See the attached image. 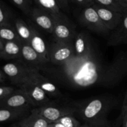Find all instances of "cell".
Instances as JSON below:
<instances>
[{"instance_id": "obj_1", "label": "cell", "mask_w": 127, "mask_h": 127, "mask_svg": "<svg viewBox=\"0 0 127 127\" xmlns=\"http://www.w3.org/2000/svg\"><path fill=\"white\" fill-rule=\"evenodd\" d=\"M104 71L93 55L85 57H74L62 65V72L74 86L87 88L101 83Z\"/></svg>"}, {"instance_id": "obj_2", "label": "cell", "mask_w": 127, "mask_h": 127, "mask_svg": "<svg viewBox=\"0 0 127 127\" xmlns=\"http://www.w3.org/2000/svg\"><path fill=\"white\" fill-rule=\"evenodd\" d=\"M76 113L84 122H93L106 119L109 103L104 99L94 98L76 104Z\"/></svg>"}, {"instance_id": "obj_3", "label": "cell", "mask_w": 127, "mask_h": 127, "mask_svg": "<svg viewBox=\"0 0 127 127\" xmlns=\"http://www.w3.org/2000/svg\"><path fill=\"white\" fill-rule=\"evenodd\" d=\"M76 104H62L50 102L43 106L33 108L31 112L42 115L51 124L58 121L66 115H74L76 113Z\"/></svg>"}, {"instance_id": "obj_4", "label": "cell", "mask_w": 127, "mask_h": 127, "mask_svg": "<svg viewBox=\"0 0 127 127\" xmlns=\"http://www.w3.org/2000/svg\"><path fill=\"white\" fill-rule=\"evenodd\" d=\"M127 75V50L120 52L104 70L101 83L107 85H115Z\"/></svg>"}, {"instance_id": "obj_5", "label": "cell", "mask_w": 127, "mask_h": 127, "mask_svg": "<svg viewBox=\"0 0 127 127\" xmlns=\"http://www.w3.org/2000/svg\"><path fill=\"white\" fill-rule=\"evenodd\" d=\"M54 19V26L52 35L55 42H72L77 32L74 25L61 11L52 15Z\"/></svg>"}, {"instance_id": "obj_6", "label": "cell", "mask_w": 127, "mask_h": 127, "mask_svg": "<svg viewBox=\"0 0 127 127\" xmlns=\"http://www.w3.org/2000/svg\"><path fill=\"white\" fill-rule=\"evenodd\" d=\"M31 68L19 60L7 63L2 66V70L11 83L19 87L31 79Z\"/></svg>"}, {"instance_id": "obj_7", "label": "cell", "mask_w": 127, "mask_h": 127, "mask_svg": "<svg viewBox=\"0 0 127 127\" xmlns=\"http://www.w3.org/2000/svg\"><path fill=\"white\" fill-rule=\"evenodd\" d=\"M49 62L62 66L75 56L72 42H55L48 49Z\"/></svg>"}, {"instance_id": "obj_8", "label": "cell", "mask_w": 127, "mask_h": 127, "mask_svg": "<svg viewBox=\"0 0 127 127\" xmlns=\"http://www.w3.org/2000/svg\"><path fill=\"white\" fill-rule=\"evenodd\" d=\"M79 21L83 26L96 33L107 34L110 32L101 21L93 6L83 9L79 14Z\"/></svg>"}, {"instance_id": "obj_9", "label": "cell", "mask_w": 127, "mask_h": 127, "mask_svg": "<svg viewBox=\"0 0 127 127\" xmlns=\"http://www.w3.org/2000/svg\"><path fill=\"white\" fill-rule=\"evenodd\" d=\"M19 88L26 94L33 108L43 106L51 102L45 91L31 79L24 83Z\"/></svg>"}, {"instance_id": "obj_10", "label": "cell", "mask_w": 127, "mask_h": 127, "mask_svg": "<svg viewBox=\"0 0 127 127\" xmlns=\"http://www.w3.org/2000/svg\"><path fill=\"white\" fill-rule=\"evenodd\" d=\"M31 107L32 106L28 97L20 88L16 89L4 99L0 100V108L32 110Z\"/></svg>"}, {"instance_id": "obj_11", "label": "cell", "mask_w": 127, "mask_h": 127, "mask_svg": "<svg viewBox=\"0 0 127 127\" xmlns=\"http://www.w3.org/2000/svg\"><path fill=\"white\" fill-rule=\"evenodd\" d=\"M19 60L30 68L37 70H39L41 67L48 63L47 60L36 52L29 43L24 42L22 43L21 58Z\"/></svg>"}, {"instance_id": "obj_12", "label": "cell", "mask_w": 127, "mask_h": 127, "mask_svg": "<svg viewBox=\"0 0 127 127\" xmlns=\"http://www.w3.org/2000/svg\"><path fill=\"white\" fill-rule=\"evenodd\" d=\"M93 7L99 14L100 19L109 31L115 29L121 22L124 14L106 8L97 4L93 5Z\"/></svg>"}, {"instance_id": "obj_13", "label": "cell", "mask_w": 127, "mask_h": 127, "mask_svg": "<svg viewBox=\"0 0 127 127\" xmlns=\"http://www.w3.org/2000/svg\"><path fill=\"white\" fill-rule=\"evenodd\" d=\"M29 16L33 22L42 30L52 34L54 26V19L51 14L35 6L32 7Z\"/></svg>"}, {"instance_id": "obj_14", "label": "cell", "mask_w": 127, "mask_h": 127, "mask_svg": "<svg viewBox=\"0 0 127 127\" xmlns=\"http://www.w3.org/2000/svg\"><path fill=\"white\" fill-rule=\"evenodd\" d=\"M31 79L49 96L53 97H60L62 96V93L55 84L51 82L49 79L41 74L38 70L32 69L31 74Z\"/></svg>"}, {"instance_id": "obj_15", "label": "cell", "mask_w": 127, "mask_h": 127, "mask_svg": "<svg viewBox=\"0 0 127 127\" xmlns=\"http://www.w3.org/2000/svg\"><path fill=\"white\" fill-rule=\"evenodd\" d=\"M75 57H85L92 55L91 45L89 37L84 32L77 33L73 40Z\"/></svg>"}, {"instance_id": "obj_16", "label": "cell", "mask_w": 127, "mask_h": 127, "mask_svg": "<svg viewBox=\"0 0 127 127\" xmlns=\"http://www.w3.org/2000/svg\"><path fill=\"white\" fill-rule=\"evenodd\" d=\"M108 44L112 46L127 44V12L124 14L120 24L111 31Z\"/></svg>"}, {"instance_id": "obj_17", "label": "cell", "mask_w": 127, "mask_h": 127, "mask_svg": "<svg viewBox=\"0 0 127 127\" xmlns=\"http://www.w3.org/2000/svg\"><path fill=\"white\" fill-rule=\"evenodd\" d=\"M22 42H4L2 50L0 52V58L4 60L21 59Z\"/></svg>"}, {"instance_id": "obj_18", "label": "cell", "mask_w": 127, "mask_h": 127, "mask_svg": "<svg viewBox=\"0 0 127 127\" xmlns=\"http://www.w3.org/2000/svg\"><path fill=\"white\" fill-rule=\"evenodd\" d=\"M31 30H32V37H31L29 44L38 54H39L47 62H49L48 49H47L45 40L42 38L40 33L37 30L35 29L32 26H31Z\"/></svg>"}, {"instance_id": "obj_19", "label": "cell", "mask_w": 127, "mask_h": 127, "mask_svg": "<svg viewBox=\"0 0 127 127\" xmlns=\"http://www.w3.org/2000/svg\"><path fill=\"white\" fill-rule=\"evenodd\" d=\"M17 123L26 127H48L50 124L42 115L33 112H31L30 114L22 118Z\"/></svg>"}, {"instance_id": "obj_20", "label": "cell", "mask_w": 127, "mask_h": 127, "mask_svg": "<svg viewBox=\"0 0 127 127\" xmlns=\"http://www.w3.org/2000/svg\"><path fill=\"white\" fill-rule=\"evenodd\" d=\"M31 110L26 109H11L7 108H0V123L11 121L16 119L25 117L28 115Z\"/></svg>"}, {"instance_id": "obj_21", "label": "cell", "mask_w": 127, "mask_h": 127, "mask_svg": "<svg viewBox=\"0 0 127 127\" xmlns=\"http://www.w3.org/2000/svg\"><path fill=\"white\" fill-rule=\"evenodd\" d=\"M14 26L19 37L22 42L29 43L32 37L31 26L21 18H17L14 22Z\"/></svg>"}, {"instance_id": "obj_22", "label": "cell", "mask_w": 127, "mask_h": 127, "mask_svg": "<svg viewBox=\"0 0 127 127\" xmlns=\"http://www.w3.org/2000/svg\"><path fill=\"white\" fill-rule=\"evenodd\" d=\"M0 38L4 42H22L19 37L14 26L11 24L0 26Z\"/></svg>"}, {"instance_id": "obj_23", "label": "cell", "mask_w": 127, "mask_h": 127, "mask_svg": "<svg viewBox=\"0 0 127 127\" xmlns=\"http://www.w3.org/2000/svg\"><path fill=\"white\" fill-rule=\"evenodd\" d=\"M37 7L45 10L51 14L60 12L61 9L56 0H33Z\"/></svg>"}, {"instance_id": "obj_24", "label": "cell", "mask_w": 127, "mask_h": 127, "mask_svg": "<svg viewBox=\"0 0 127 127\" xmlns=\"http://www.w3.org/2000/svg\"><path fill=\"white\" fill-rule=\"evenodd\" d=\"M95 4H99L106 8L121 13H127V11L120 5L119 0H94Z\"/></svg>"}, {"instance_id": "obj_25", "label": "cell", "mask_w": 127, "mask_h": 127, "mask_svg": "<svg viewBox=\"0 0 127 127\" xmlns=\"http://www.w3.org/2000/svg\"><path fill=\"white\" fill-rule=\"evenodd\" d=\"M25 14L29 15L32 8V0H10Z\"/></svg>"}, {"instance_id": "obj_26", "label": "cell", "mask_w": 127, "mask_h": 127, "mask_svg": "<svg viewBox=\"0 0 127 127\" xmlns=\"http://www.w3.org/2000/svg\"><path fill=\"white\" fill-rule=\"evenodd\" d=\"M57 122L62 124L65 127H79L81 125L73 115H66L60 119Z\"/></svg>"}, {"instance_id": "obj_27", "label": "cell", "mask_w": 127, "mask_h": 127, "mask_svg": "<svg viewBox=\"0 0 127 127\" xmlns=\"http://www.w3.org/2000/svg\"><path fill=\"white\" fill-rule=\"evenodd\" d=\"M79 127H112L110 123L107 119L95 120L93 122H87L80 125Z\"/></svg>"}, {"instance_id": "obj_28", "label": "cell", "mask_w": 127, "mask_h": 127, "mask_svg": "<svg viewBox=\"0 0 127 127\" xmlns=\"http://www.w3.org/2000/svg\"><path fill=\"white\" fill-rule=\"evenodd\" d=\"M11 15L6 7L0 2V26L10 23Z\"/></svg>"}, {"instance_id": "obj_29", "label": "cell", "mask_w": 127, "mask_h": 127, "mask_svg": "<svg viewBox=\"0 0 127 127\" xmlns=\"http://www.w3.org/2000/svg\"><path fill=\"white\" fill-rule=\"evenodd\" d=\"M15 89L14 88L11 86H0V100L4 99Z\"/></svg>"}, {"instance_id": "obj_30", "label": "cell", "mask_w": 127, "mask_h": 127, "mask_svg": "<svg viewBox=\"0 0 127 127\" xmlns=\"http://www.w3.org/2000/svg\"><path fill=\"white\" fill-rule=\"evenodd\" d=\"M119 120L122 122V127H127V104H124Z\"/></svg>"}, {"instance_id": "obj_31", "label": "cell", "mask_w": 127, "mask_h": 127, "mask_svg": "<svg viewBox=\"0 0 127 127\" xmlns=\"http://www.w3.org/2000/svg\"><path fill=\"white\" fill-rule=\"evenodd\" d=\"M74 2L83 8L93 6L95 4L94 0H74Z\"/></svg>"}, {"instance_id": "obj_32", "label": "cell", "mask_w": 127, "mask_h": 127, "mask_svg": "<svg viewBox=\"0 0 127 127\" xmlns=\"http://www.w3.org/2000/svg\"><path fill=\"white\" fill-rule=\"evenodd\" d=\"M61 10L68 11L69 10V2L68 0H56Z\"/></svg>"}, {"instance_id": "obj_33", "label": "cell", "mask_w": 127, "mask_h": 127, "mask_svg": "<svg viewBox=\"0 0 127 127\" xmlns=\"http://www.w3.org/2000/svg\"><path fill=\"white\" fill-rule=\"evenodd\" d=\"M120 5L127 11V0H119Z\"/></svg>"}, {"instance_id": "obj_34", "label": "cell", "mask_w": 127, "mask_h": 127, "mask_svg": "<svg viewBox=\"0 0 127 127\" xmlns=\"http://www.w3.org/2000/svg\"><path fill=\"white\" fill-rule=\"evenodd\" d=\"M6 75L3 73L2 69H0V83H2V82L4 81L5 79H6Z\"/></svg>"}, {"instance_id": "obj_35", "label": "cell", "mask_w": 127, "mask_h": 127, "mask_svg": "<svg viewBox=\"0 0 127 127\" xmlns=\"http://www.w3.org/2000/svg\"><path fill=\"white\" fill-rule=\"evenodd\" d=\"M52 124H53V125H54L55 127H65L64 125H62V124H60V123L59 122H54V123H52Z\"/></svg>"}, {"instance_id": "obj_36", "label": "cell", "mask_w": 127, "mask_h": 127, "mask_svg": "<svg viewBox=\"0 0 127 127\" xmlns=\"http://www.w3.org/2000/svg\"><path fill=\"white\" fill-rule=\"evenodd\" d=\"M3 46H4V42L2 40V39L0 38V52L2 50V48H3Z\"/></svg>"}, {"instance_id": "obj_37", "label": "cell", "mask_w": 127, "mask_h": 127, "mask_svg": "<svg viewBox=\"0 0 127 127\" xmlns=\"http://www.w3.org/2000/svg\"><path fill=\"white\" fill-rule=\"evenodd\" d=\"M12 127H26L21 125V124H18V123H16V124H14V125Z\"/></svg>"}, {"instance_id": "obj_38", "label": "cell", "mask_w": 127, "mask_h": 127, "mask_svg": "<svg viewBox=\"0 0 127 127\" xmlns=\"http://www.w3.org/2000/svg\"><path fill=\"white\" fill-rule=\"evenodd\" d=\"M48 127H55V126L53 125V124H52V123H51V124H49V125H48Z\"/></svg>"}, {"instance_id": "obj_39", "label": "cell", "mask_w": 127, "mask_h": 127, "mask_svg": "<svg viewBox=\"0 0 127 127\" xmlns=\"http://www.w3.org/2000/svg\"><path fill=\"white\" fill-rule=\"evenodd\" d=\"M68 2H74V0H68Z\"/></svg>"}]
</instances>
